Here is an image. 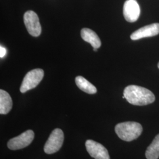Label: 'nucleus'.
Returning <instances> with one entry per match:
<instances>
[{
    "instance_id": "8",
    "label": "nucleus",
    "mask_w": 159,
    "mask_h": 159,
    "mask_svg": "<svg viewBox=\"0 0 159 159\" xmlns=\"http://www.w3.org/2000/svg\"><path fill=\"white\" fill-rule=\"evenodd\" d=\"M123 15L127 21H136L140 15V8L136 0L125 1L123 6Z\"/></svg>"
},
{
    "instance_id": "14",
    "label": "nucleus",
    "mask_w": 159,
    "mask_h": 159,
    "mask_svg": "<svg viewBox=\"0 0 159 159\" xmlns=\"http://www.w3.org/2000/svg\"><path fill=\"white\" fill-rule=\"evenodd\" d=\"M6 50L5 48H4L3 47L1 46L0 47V57L1 58L4 57V56L6 55Z\"/></svg>"
},
{
    "instance_id": "6",
    "label": "nucleus",
    "mask_w": 159,
    "mask_h": 159,
    "mask_svg": "<svg viewBox=\"0 0 159 159\" xmlns=\"http://www.w3.org/2000/svg\"><path fill=\"white\" fill-rule=\"evenodd\" d=\"M34 131H25L18 136L12 138L7 143L8 148L12 150H20L27 147L34 140Z\"/></svg>"
},
{
    "instance_id": "10",
    "label": "nucleus",
    "mask_w": 159,
    "mask_h": 159,
    "mask_svg": "<svg viewBox=\"0 0 159 159\" xmlns=\"http://www.w3.org/2000/svg\"><path fill=\"white\" fill-rule=\"evenodd\" d=\"M81 38L86 42L90 43L95 48H98L102 45L100 38L97 34L90 29L84 28L81 31Z\"/></svg>"
},
{
    "instance_id": "7",
    "label": "nucleus",
    "mask_w": 159,
    "mask_h": 159,
    "mask_svg": "<svg viewBox=\"0 0 159 159\" xmlns=\"http://www.w3.org/2000/svg\"><path fill=\"white\" fill-rule=\"evenodd\" d=\"M85 147L88 153L95 159H110L107 148L98 143L88 140L85 142Z\"/></svg>"
},
{
    "instance_id": "1",
    "label": "nucleus",
    "mask_w": 159,
    "mask_h": 159,
    "mask_svg": "<svg viewBox=\"0 0 159 159\" xmlns=\"http://www.w3.org/2000/svg\"><path fill=\"white\" fill-rule=\"evenodd\" d=\"M123 95L128 102L135 106H146L155 101V96L152 91L138 85L126 87Z\"/></svg>"
},
{
    "instance_id": "13",
    "label": "nucleus",
    "mask_w": 159,
    "mask_h": 159,
    "mask_svg": "<svg viewBox=\"0 0 159 159\" xmlns=\"http://www.w3.org/2000/svg\"><path fill=\"white\" fill-rule=\"evenodd\" d=\"M146 157L148 159H158L159 157V134L154 139L146 152Z\"/></svg>"
},
{
    "instance_id": "2",
    "label": "nucleus",
    "mask_w": 159,
    "mask_h": 159,
    "mask_svg": "<svg viewBox=\"0 0 159 159\" xmlns=\"http://www.w3.org/2000/svg\"><path fill=\"white\" fill-rule=\"evenodd\" d=\"M115 131L120 139L125 142H131L137 139L142 134V125L134 121H126L117 124Z\"/></svg>"
},
{
    "instance_id": "12",
    "label": "nucleus",
    "mask_w": 159,
    "mask_h": 159,
    "mask_svg": "<svg viewBox=\"0 0 159 159\" xmlns=\"http://www.w3.org/2000/svg\"><path fill=\"white\" fill-rule=\"evenodd\" d=\"M77 86L81 90L87 94H94L97 91L96 87L82 76H77L75 79Z\"/></svg>"
},
{
    "instance_id": "15",
    "label": "nucleus",
    "mask_w": 159,
    "mask_h": 159,
    "mask_svg": "<svg viewBox=\"0 0 159 159\" xmlns=\"http://www.w3.org/2000/svg\"><path fill=\"white\" fill-rule=\"evenodd\" d=\"M97 48H94V51H97Z\"/></svg>"
},
{
    "instance_id": "3",
    "label": "nucleus",
    "mask_w": 159,
    "mask_h": 159,
    "mask_svg": "<svg viewBox=\"0 0 159 159\" xmlns=\"http://www.w3.org/2000/svg\"><path fill=\"white\" fill-rule=\"evenodd\" d=\"M44 70L41 68L34 69L25 75L20 87V91L24 93L35 88L44 77Z\"/></svg>"
},
{
    "instance_id": "4",
    "label": "nucleus",
    "mask_w": 159,
    "mask_h": 159,
    "mask_svg": "<svg viewBox=\"0 0 159 159\" xmlns=\"http://www.w3.org/2000/svg\"><path fill=\"white\" fill-rule=\"evenodd\" d=\"M64 133L60 129H56L52 133L45 144L44 150L48 154L55 153L63 146L64 142Z\"/></svg>"
},
{
    "instance_id": "9",
    "label": "nucleus",
    "mask_w": 159,
    "mask_h": 159,
    "mask_svg": "<svg viewBox=\"0 0 159 159\" xmlns=\"http://www.w3.org/2000/svg\"><path fill=\"white\" fill-rule=\"evenodd\" d=\"M159 34V23H153L144 26L134 31L131 35L132 40H137L146 37L156 36Z\"/></svg>"
},
{
    "instance_id": "5",
    "label": "nucleus",
    "mask_w": 159,
    "mask_h": 159,
    "mask_svg": "<svg viewBox=\"0 0 159 159\" xmlns=\"http://www.w3.org/2000/svg\"><path fill=\"white\" fill-rule=\"evenodd\" d=\"M24 22L29 34L39 37L41 34V26L37 14L33 11H28L24 15Z\"/></svg>"
},
{
    "instance_id": "11",
    "label": "nucleus",
    "mask_w": 159,
    "mask_h": 159,
    "mask_svg": "<svg viewBox=\"0 0 159 159\" xmlns=\"http://www.w3.org/2000/svg\"><path fill=\"white\" fill-rule=\"evenodd\" d=\"M12 107V101L10 94L3 90H0V113L7 114Z\"/></svg>"
},
{
    "instance_id": "16",
    "label": "nucleus",
    "mask_w": 159,
    "mask_h": 159,
    "mask_svg": "<svg viewBox=\"0 0 159 159\" xmlns=\"http://www.w3.org/2000/svg\"><path fill=\"white\" fill-rule=\"evenodd\" d=\"M158 67H159V63H158Z\"/></svg>"
}]
</instances>
